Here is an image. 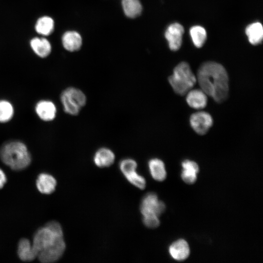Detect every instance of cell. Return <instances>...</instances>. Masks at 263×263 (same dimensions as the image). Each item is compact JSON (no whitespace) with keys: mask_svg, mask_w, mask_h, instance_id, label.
I'll list each match as a JSON object with an SVG mask.
<instances>
[{"mask_svg":"<svg viewBox=\"0 0 263 263\" xmlns=\"http://www.w3.org/2000/svg\"><path fill=\"white\" fill-rule=\"evenodd\" d=\"M32 244L40 262L50 263L57 261L66 248L61 225L55 221L47 222L36 232Z\"/></svg>","mask_w":263,"mask_h":263,"instance_id":"obj_1","label":"cell"},{"mask_svg":"<svg viewBox=\"0 0 263 263\" xmlns=\"http://www.w3.org/2000/svg\"><path fill=\"white\" fill-rule=\"evenodd\" d=\"M197 82L207 96L217 103H222L227 97L229 78L224 67L214 61L203 63L199 68Z\"/></svg>","mask_w":263,"mask_h":263,"instance_id":"obj_2","label":"cell"},{"mask_svg":"<svg viewBox=\"0 0 263 263\" xmlns=\"http://www.w3.org/2000/svg\"><path fill=\"white\" fill-rule=\"evenodd\" d=\"M0 159L3 163L16 171L26 169L32 161L27 146L18 140L7 141L1 145Z\"/></svg>","mask_w":263,"mask_h":263,"instance_id":"obj_3","label":"cell"},{"mask_svg":"<svg viewBox=\"0 0 263 263\" xmlns=\"http://www.w3.org/2000/svg\"><path fill=\"white\" fill-rule=\"evenodd\" d=\"M168 81L176 94L184 95L192 89L197 79L189 65L186 62H181L174 68Z\"/></svg>","mask_w":263,"mask_h":263,"instance_id":"obj_4","label":"cell"},{"mask_svg":"<svg viewBox=\"0 0 263 263\" xmlns=\"http://www.w3.org/2000/svg\"><path fill=\"white\" fill-rule=\"evenodd\" d=\"M60 100L64 112L71 115H78L87 103L84 92L78 88L69 87L60 94Z\"/></svg>","mask_w":263,"mask_h":263,"instance_id":"obj_5","label":"cell"},{"mask_svg":"<svg viewBox=\"0 0 263 263\" xmlns=\"http://www.w3.org/2000/svg\"><path fill=\"white\" fill-rule=\"evenodd\" d=\"M165 209V204L159 200L157 195L153 192H150L144 196L140 206V212L143 216L159 217Z\"/></svg>","mask_w":263,"mask_h":263,"instance_id":"obj_6","label":"cell"},{"mask_svg":"<svg viewBox=\"0 0 263 263\" xmlns=\"http://www.w3.org/2000/svg\"><path fill=\"white\" fill-rule=\"evenodd\" d=\"M213 123V118L207 112L199 111L191 114L189 117L190 127L199 135L206 134Z\"/></svg>","mask_w":263,"mask_h":263,"instance_id":"obj_7","label":"cell"},{"mask_svg":"<svg viewBox=\"0 0 263 263\" xmlns=\"http://www.w3.org/2000/svg\"><path fill=\"white\" fill-rule=\"evenodd\" d=\"M35 111L40 119L45 122H50L56 117L57 108L53 101L42 99L37 102Z\"/></svg>","mask_w":263,"mask_h":263,"instance_id":"obj_8","label":"cell"},{"mask_svg":"<svg viewBox=\"0 0 263 263\" xmlns=\"http://www.w3.org/2000/svg\"><path fill=\"white\" fill-rule=\"evenodd\" d=\"M184 32L183 26L177 22L171 24L167 28L165 36L170 50L175 51L180 48Z\"/></svg>","mask_w":263,"mask_h":263,"instance_id":"obj_9","label":"cell"},{"mask_svg":"<svg viewBox=\"0 0 263 263\" xmlns=\"http://www.w3.org/2000/svg\"><path fill=\"white\" fill-rule=\"evenodd\" d=\"M186 100L188 105L195 110H201L207 103V95L201 89L190 90L186 94Z\"/></svg>","mask_w":263,"mask_h":263,"instance_id":"obj_10","label":"cell"},{"mask_svg":"<svg viewBox=\"0 0 263 263\" xmlns=\"http://www.w3.org/2000/svg\"><path fill=\"white\" fill-rule=\"evenodd\" d=\"M114 152L110 149L102 147L97 150L93 157L94 164L99 168L108 167L114 162Z\"/></svg>","mask_w":263,"mask_h":263,"instance_id":"obj_11","label":"cell"},{"mask_svg":"<svg viewBox=\"0 0 263 263\" xmlns=\"http://www.w3.org/2000/svg\"><path fill=\"white\" fill-rule=\"evenodd\" d=\"M169 251L171 257L178 261L185 260L190 253L189 245L184 239H179L173 243L169 247Z\"/></svg>","mask_w":263,"mask_h":263,"instance_id":"obj_12","label":"cell"},{"mask_svg":"<svg viewBox=\"0 0 263 263\" xmlns=\"http://www.w3.org/2000/svg\"><path fill=\"white\" fill-rule=\"evenodd\" d=\"M56 179L51 175L46 173L39 174L36 180V186L38 191L43 194H50L56 189Z\"/></svg>","mask_w":263,"mask_h":263,"instance_id":"obj_13","label":"cell"},{"mask_svg":"<svg viewBox=\"0 0 263 263\" xmlns=\"http://www.w3.org/2000/svg\"><path fill=\"white\" fill-rule=\"evenodd\" d=\"M183 170L181 173L182 180L188 184H192L197 180V174L199 168L194 161L185 160L182 163Z\"/></svg>","mask_w":263,"mask_h":263,"instance_id":"obj_14","label":"cell"},{"mask_svg":"<svg viewBox=\"0 0 263 263\" xmlns=\"http://www.w3.org/2000/svg\"><path fill=\"white\" fill-rule=\"evenodd\" d=\"M18 255L23 261L29 262L37 258V252L30 241L26 238L21 239L18 243Z\"/></svg>","mask_w":263,"mask_h":263,"instance_id":"obj_15","label":"cell"},{"mask_svg":"<svg viewBox=\"0 0 263 263\" xmlns=\"http://www.w3.org/2000/svg\"><path fill=\"white\" fill-rule=\"evenodd\" d=\"M63 47L67 50L74 52L79 50L82 44V38L75 31H67L62 38Z\"/></svg>","mask_w":263,"mask_h":263,"instance_id":"obj_16","label":"cell"},{"mask_svg":"<svg viewBox=\"0 0 263 263\" xmlns=\"http://www.w3.org/2000/svg\"><path fill=\"white\" fill-rule=\"evenodd\" d=\"M148 167L152 177L157 181H164L167 172L164 162L160 159L154 158L148 162Z\"/></svg>","mask_w":263,"mask_h":263,"instance_id":"obj_17","label":"cell"},{"mask_svg":"<svg viewBox=\"0 0 263 263\" xmlns=\"http://www.w3.org/2000/svg\"><path fill=\"white\" fill-rule=\"evenodd\" d=\"M30 45L34 52L39 57H45L51 53V44L45 38H34L31 40Z\"/></svg>","mask_w":263,"mask_h":263,"instance_id":"obj_18","label":"cell"},{"mask_svg":"<svg viewBox=\"0 0 263 263\" xmlns=\"http://www.w3.org/2000/svg\"><path fill=\"white\" fill-rule=\"evenodd\" d=\"M245 34L251 44L257 45L260 43L263 38V28L262 24L256 22L248 25L245 29Z\"/></svg>","mask_w":263,"mask_h":263,"instance_id":"obj_19","label":"cell"},{"mask_svg":"<svg viewBox=\"0 0 263 263\" xmlns=\"http://www.w3.org/2000/svg\"><path fill=\"white\" fill-rule=\"evenodd\" d=\"M121 3L127 17L135 18L141 13L142 7L139 0H122Z\"/></svg>","mask_w":263,"mask_h":263,"instance_id":"obj_20","label":"cell"},{"mask_svg":"<svg viewBox=\"0 0 263 263\" xmlns=\"http://www.w3.org/2000/svg\"><path fill=\"white\" fill-rule=\"evenodd\" d=\"M136 168H131L122 171V173L131 184L140 189H143L146 187V180L136 172Z\"/></svg>","mask_w":263,"mask_h":263,"instance_id":"obj_21","label":"cell"},{"mask_svg":"<svg viewBox=\"0 0 263 263\" xmlns=\"http://www.w3.org/2000/svg\"><path fill=\"white\" fill-rule=\"evenodd\" d=\"M54 27V23L53 19L50 17L44 16L38 20L35 29L38 34L48 36L52 33Z\"/></svg>","mask_w":263,"mask_h":263,"instance_id":"obj_22","label":"cell"},{"mask_svg":"<svg viewBox=\"0 0 263 263\" xmlns=\"http://www.w3.org/2000/svg\"><path fill=\"white\" fill-rule=\"evenodd\" d=\"M13 104L6 99L0 100V123H5L10 121L14 115Z\"/></svg>","mask_w":263,"mask_h":263,"instance_id":"obj_23","label":"cell"},{"mask_svg":"<svg viewBox=\"0 0 263 263\" xmlns=\"http://www.w3.org/2000/svg\"><path fill=\"white\" fill-rule=\"evenodd\" d=\"M190 35L196 47L200 48L204 45L207 38V32L204 27L199 25L192 26L190 29Z\"/></svg>","mask_w":263,"mask_h":263,"instance_id":"obj_24","label":"cell"},{"mask_svg":"<svg viewBox=\"0 0 263 263\" xmlns=\"http://www.w3.org/2000/svg\"><path fill=\"white\" fill-rule=\"evenodd\" d=\"M143 217V222L144 224L149 228H156L160 225V221L158 216H146Z\"/></svg>","mask_w":263,"mask_h":263,"instance_id":"obj_25","label":"cell"},{"mask_svg":"<svg viewBox=\"0 0 263 263\" xmlns=\"http://www.w3.org/2000/svg\"><path fill=\"white\" fill-rule=\"evenodd\" d=\"M6 181V176L3 170L0 169V189L3 187Z\"/></svg>","mask_w":263,"mask_h":263,"instance_id":"obj_26","label":"cell"}]
</instances>
